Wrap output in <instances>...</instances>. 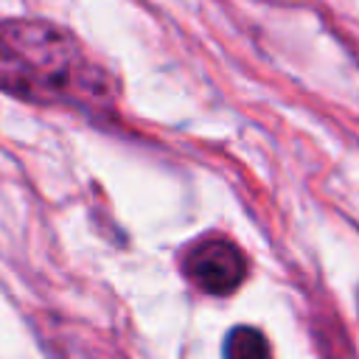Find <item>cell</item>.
I'll use <instances>...</instances> for the list:
<instances>
[{
	"mask_svg": "<svg viewBox=\"0 0 359 359\" xmlns=\"http://www.w3.org/2000/svg\"><path fill=\"white\" fill-rule=\"evenodd\" d=\"M0 90L28 101L107 107L118 87L62 28L36 20L0 22Z\"/></svg>",
	"mask_w": 359,
	"mask_h": 359,
	"instance_id": "6da1fadb",
	"label": "cell"
},
{
	"mask_svg": "<svg viewBox=\"0 0 359 359\" xmlns=\"http://www.w3.org/2000/svg\"><path fill=\"white\" fill-rule=\"evenodd\" d=\"M185 272L199 289L230 294L247 278V258L224 238H205L185 255Z\"/></svg>",
	"mask_w": 359,
	"mask_h": 359,
	"instance_id": "7a4b0ae2",
	"label": "cell"
},
{
	"mask_svg": "<svg viewBox=\"0 0 359 359\" xmlns=\"http://www.w3.org/2000/svg\"><path fill=\"white\" fill-rule=\"evenodd\" d=\"M224 359H272V351L258 328L238 325L224 339Z\"/></svg>",
	"mask_w": 359,
	"mask_h": 359,
	"instance_id": "3957f363",
	"label": "cell"
}]
</instances>
